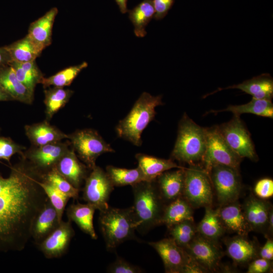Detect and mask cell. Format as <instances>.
Segmentation results:
<instances>
[{
    "mask_svg": "<svg viewBox=\"0 0 273 273\" xmlns=\"http://www.w3.org/2000/svg\"><path fill=\"white\" fill-rule=\"evenodd\" d=\"M133 205L132 207L136 231L145 234L161 224L166 205L158 190L155 179L144 180L132 186Z\"/></svg>",
    "mask_w": 273,
    "mask_h": 273,
    "instance_id": "cell-2",
    "label": "cell"
},
{
    "mask_svg": "<svg viewBox=\"0 0 273 273\" xmlns=\"http://www.w3.org/2000/svg\"><path fill=\"white\" fill-rule=\"evenodd\" d=\"M25 133L34 147H39L68 139V135L47 120L25 126Z\"/></svg>",
    "mask_w": 273,
    "mask_h": 273,
    "instance_id": "cell-22",
    "label": "cell"
},
{
    "mask_svg": "<svg viewBox=\"0 0 273 273\" xmlns=\"http://www.w3.org/2000/svg\"><path fill=\"white\" fill-rule=\"evenodd\" d=\"M24 149V147L16 144L11 138L0 137V159L10 162L14 154L20 153L23 155Z\"/></svg>",
    "mask_w": 273,
    "mask_h": 273,
    "instance_id": "cell-40",
    "label": "cell"
},
{
    "mask_svg": "<svg viewBox=\"0 0 273 273\" xmlns=\"http://www.w3.org/2000/svg\"><path fill=\"white\" fill-rule=\"evenodd\" d=\"M12 100H14V99L7 93L0 84V101Z\"/></svg>",
    "mask_w": 273,
    "mask_h": 273,
    "instance_id": "cell-49",
    "label": "cell"
},
{
    "mask_svg": "<svg viewBox=\"0 0 273 273\" xmlns=\"http://www.w3.org/2000/svg\"><path fill=\"white\" fill-rule=\"evenodd\" d=\"M205 208L204 217L197 226V232L201 236L217 242L225 231L219 215V208L214 209L211 206Z\"/></svg>",
    "mask_w": 273,
    "mask_h": 273,
    "instance_id": "cell-30",
    "label": "cell"
},
{
    "mask_svg": "<svg viewBox=\"0 0 273 273\" xmlns=\"http://www.w3.org/2000/svg\"><path fill=\"white\" fill-rule=\"evenodd\" d=\"M272 263L270 260L261 257L254 259L249 264L247 273H265L270 270Z\"/></svg>",
    "mask_w": 273,
    "mask_h": 273,
    "instance_id": "cell-43",
    "label": "cell"
},
{
    "mask_svg": "<svg viewBox=\"0 0 273 273\" xmlns=\"http://www.w3.org/2000/svg\"><path fill=\"white\" fill-rule=\"evenodd\" d=\"M184 249L206 271L215 270L222 256L216 242L198 233Z\"/></svg>",
    "mask_w": 273,
    "mask_h": 273,
    "instance_id": "cell-14",
    "label": "cell"
},
{
    "mask_svg": "<svg viewBox=\"0 0 273 273\" xmlns=\"http://www.w3.org/2000/svg\"><path fill=\"white\" fill-rule=\"evenodd\" d=\"M135 158L138 162V167L148 180L155 179L161 173L171 169L184 167L178 165L171 159L159 158L141 153L136 154Z\"/></svg>",
    "mask_w": 273,
    "mask_h": 273,
    "instance_id": "cell-29",
    "label": "cell"
},
{
    "mask_svg": "<svg viewBox=\"0 0 273 273\" xmlns=\"http://www.w3.org/2000/svg\"><path fill=\"white\" fill-rule=\"evenodd\" d=\"M247 236L237 235L230 239L226 244L228 255L238 264L248 263L258 255L257 248Z\"/></svg>",
    "mask_w": 273,
    "mask_h": 273,
    "instance_id": "cell-26",
    "label": "cell"
},
{
    "mask_svg": "<svg viewBox=\"0 0 273 273\" xmlns=\"http://www.w3.org/2000/svg\"><path fill=\"white\" fill-rule=\"evenodd\" d=\"M228 111L232 112L235 116L242 114L250 113L257 116L272 118L273 117V105L270 100L252 99L248 103L240 105H230L226 108L214 112Z\"/></svg>",
    "mask_w": 273,
    "mask_h": 273,
    "instance_id": "cell-32",
    "label": "cell"
},
{
    "mask_svg": "<svg viewBox=\"0 0 273 273\" xmlns=\"http://www.w3.org/2000/svg\"><path fill=\"white\" fill-rule=\"evenodd\" d=\"M272 231H273V210H272V209L271 208L269 212V214H268V223H267V228L266 233L267 234H271L272 233Z\"/></svg>",
    "mask_w": 273,
    "mask_h": 273,
    "instance_id": "cell-48",
    "label": "cell"
},
{
    "mask_svg": "<svg viewBox=\"0 0 273 273\" xmlns=\"http://www.w3.org/2000/svg\"><path fill=\"white\" fill-rule=\"evenodd\" d=\"M169 235L176 244L185 248L197 234V226L194 220H186L171 226Z\"/></svg>",
    "mask_w": 273,
    "mask_h": 273,
    "instance_id": "cell-37",
    "label": "cell"
},
{
    "mask_svg": "<svg viewBox=\"0 0 273 273\" xmlns=\"http://www.w3.org/2000/svg\"><path fill=\"white\" fill-rule=\"evenodd\" d=\"M106 172L114 186H132L144 180H148L139 167L127 169L108 165Z\"/></svg>",
    "mask_w": 273,
    "mask_h": 273,
    "instance_id": "cell-34",
    "label": "cell"
},
{
    "mask_svg": "<svg viewBox=\"0 0 273 273\" xmlns=\"http://www.w3.org/2000/svg\"><path fill=\"white\" fill-rule=\"evenodd\" d=\"M162 260L166 272L196 273L206 271L171 238L149 242Z\"/></svg>",
    "mask_w": 273,
    "mask_h": 273,
    "instance_id": "cell-6",
    "label": "cell"
},
{
    "mask_svg": "<svg viewBox=\"0 0 273 273\" xmlns=\"http://www.w3.org/2000/svg\"><path fill=\"white\" fill-rule=\"evenodd\" d=\"M217 127L226 144L240 158L257 159L250 134L240 117L234 116L231 120Z\"/></svg>",
    "mask_w": 273,
    "mask_h": 273,
    "instance_id": "cell-12",
    "label": "cell"
},
{
    "mask_svg": "<svg viewBox=\"0 0 273 273\" xmlns=\"http://www.w3.org/2000/svg\"><path fill=\"white\" fill-rule=\"evenodd\" d=\"M41 177L42 179L51 184L69 198L78 199L80 190L72 186L54 169Z\"/></svg>",
    "mask_w": 273,
    "mask_h": 273,
    "instance_id": "cell-39",
    "label": "cell"
},
{
    "mask_svg": "<svg viewBox=\"0 0 273 273\" xmlns=\"http://www.w3.org/2000/svg\"><path fill=\"white\" fill-rule=\"evenodd\" d=\"M11 61L10 56L6 48H0V67L8 64Z\"/></svg>",
    "mask_w": 273,
    "mask_h": 273,
    "instance_id": "cell-46",
    "label": "cell"
},
{
    "mask_svg": "<svg viewBox=\"0 0 273 273\" xmlns=\"http://www.w3.org/2000/svg\"><path fill=\"white\" fill-rule=\"evenodd\" d=\"M44 93L46 114L49 120L69 101L73 91L62 87L53 86L45 89Z\"/></svg>",
    "mask_w": 273,
    "mask_h": 273,
    "instance_id": "cell-35",
    "label": "cell"
},
{
    "mask_svg": "<svg viewBox=\"0 0 273 273\" xmlns=\"http://www.w3.org/2000/svg\"><path fill=\"white\" fill-rule=\"evenodd\" d=\"M58 13L54 7L30 25L27 35L43 49L52 42L53 24Z\"/></svg>",
    "mask_w": 273,
    "mask_h": 273,
    "instance_id": "cell-24",
    "label": "cell"
},
{
    "mask_svg": "<svg viewBox=\"0 0 273 273\" xmlns=\"http://www.w3.org/2000/svg\"><path fill=\"white\" fill-rule=\"evenodd\" d=\"M186 220H194L193 208L182 196L165 206L161 224H165L169 228Z\"/></svg>",
    "mask_w": 273,
    "mask_h": 273,
    "instance_id": "cell-28",
    "label": "cell"
},
{
    "mask_svg": "<svg viewBox=\"0 0 273 273\" xmlns=\"http://www.w3.org/2000/svg\"><path fill=\"white\" fill-rule=\"evenodd\" d=\"M174 0H152L155 9L154 18L156 20L163 19L172 6Z\"/></svg>",
    "mask_w": 273,
    "mask_h": 273,
    "instance_id": "cell-44",
    "label": "cell"
},
{
    "mask_svg": "<svg viewBox=\"0 0 273 273\" xmlns=\"http://www.w3.org/2000/svg\"><path fill=\"white\" fill-rule=\"evenodd\" d=\"M0 84L14 100L32 103L34 94L18 80L13 68L9 64L0 67Z\"/></svg>",
    "mask_w": 273,
    "mask_h": 273,
    "instance_id": "cell-21",
    "label": "cell"
},
{
    "mask_svg": "<svg viewBox=\"0 0 273 273\" xmlns=\"http://www.w3.org/2000/svg\"><path fill=\"white\" fill-rule=\"evenodd\" d=\"M70 143L62 141L34 147L23 157L41 176L53 169L61 157L69 148Z\"/></svg>",
    "mask_w": 273,
    "mask_h": 273,
    "instance_id": "cell-13",
    "label": "cell"
},
{
    "mask_svg": "<svg viewBox=\"0 0 273 273\" xmlns=\"http://www.w3.org/2000/svg\"><path fill=\"white\" fill-rule=\"evenodd\" d=\"M242 207L251 231L266 233L270 205L264 200L251 196Z\"/></svg>",
    "mask_w": 273,
    "mask_h": 273,
    "instance_id": "cell-18",
    "label": "cell"
},
{
    "mask_svg": "<svg viewBox=\"0 0 273 273\" xmlns=\"http://www.w3.org/2000/svg\"><path fill=\"white\" fill-rule=\"evenodd\" d=\"M70 145L78 157L91 170L96 166L99 156L114 152L110 145L96 131L91 129L78 130L68 135Z\"/></svg>",
    "mask_w": 273,
    "mask_h": 273,
    "instance_id": "cell-8",
    "label": "cell"
},
{
    "mask_svg": "<svg viewBox=\"0 0 273 273\" xmlns=\"http://www.w3.org/2000/svg\"><path fill=\"white\" fill-rule=\"evenodd\" d=\"M38 173L24 159L0 174V252L23 250L31 238L33 222L47 197Z\"/></svg>",
    "mask_w": 273,
    "mask_h": 273,
    "instance_id": "cell-1",
    "label": "cell"
},
{
    "mask_svg": "<svg viewBox=\"0 0 273 273\" xmlns=\"http://www.w3.org/2000/svg\"><path fill=\"white\" fill-rule=\"evenodd\" d=\"M254 192L257 198L265 200L273 196V180L269 178H263L258 180L254 187Z\"/></svg>",
    "mask_w": 273,
    "mask_h": 273,
    "instance_id": "cell-42",
    "label": "cell"
},
{
    "mask_svg": "<svg viewBox=\"0 0 273 273\" xmlns=\"http://www.w3.org/2000/svg\"><path fill=\"white\" fill-rule=\"evenodd\" d=\"M128 17L134 26L136 36L143 37L147 34L146 27L155 15L152 0H143L132 9L128 10Z\"/></svg>",
    "mask_w": 273,
    "mask_h": 273,
    "instance_id": "cell-31",
    "label": "cell"
},
{
    "mask_svg": "<svg viewBox=\"0 0 273 273\" xmlns=\"http://www.w3.org/2000/svg\"><path fill=\"white\" fill-rule=\"evenodd\" d=\"M207 172L220 206L238 200L242 187L239 170L218 164Z\"/></svg>",
    "mask_w": 273,
    "mask_h": 273,
    "instance_id": "cell-9",
    "label": "cell"
},
{
    "mask_svg": "<svg viewBox=\"0 0 273 273\" xmlns=\"http://www.w3.org/2000/svg\"><path fill=\"white\" fill-rule=\"evenodd\" d=\"M267 239L258 252L259 257L272 260L273 259V241L270 238L267 237Z\"/></svg>",
    "mask_w": 273,
    "mask_h": 273,
    "instance_id": "cell-45",
    "label": "cell"
},
{
    "mask_svg": "<svg viewBox=\"0 0 273 273\" xmlns=\"http://www.w3.org/2000/svg\"><path fill=\"white\" fill-rule=\"evenodd\" d=\"M162 104L161 96H153L148 93H143L129 113L116 126L118 136L135 146H141L143 131L154 119L155 108Z\"/></svg>",
    "mask_w": 273,
    "mask_h": 273,
    "instance_id": "cell-3",
    "label": "cell"
},
{
    "mask_svg": "<svg viewBox=\"0 0 273 273\" xmlns=\"http://www.w3.org/2000/svg\"><path fill=\"white\" fill-rule=\"evenodd\" d=\"M5 48L11 61L20 63L35 61L43 50L28 35Z\"/></svg>",
    "mask_w": 273,
    "mask_h": 273,
    "instance_id": "cell-27",
    "label": "cell"
},
{
    "mask_svg": "<svg viewBox=\"0 0 273 273\" xmlns=\"http://www.w3.org/2000/svg\"><path fill=\"white\" fill-rule=\"evenodd\" d=\"M90 170L84 181L83 199L96 210L102 212L109 206L108 201L114 186L102 168L96 165Z\"/></svg>",
    "mask_w": 273,
    "mask_h": 273,
    "instance_id": "cell-11",
    "label": "cell"
},
{
    "mask_svg": "<svg viewBox=\"0 0 273 273\" xmlns=\"http://www.w3.org/2000/svg\"><path fill=\"white\" fill-rule=\"evenodd\" d=\"M206 145V128L198 125L185 114L178 124L171 159L195 165L202 161Z\"/></svg>",
    "mask_w": 273,
    "mask_h": 273,
    "instance_id": "cell-4",
    "label": "cell"
},
{
    "mask_svg": "<svg viewBox=\"0 0 273 273\" xmlns=\"http://www.w3.org/2000/svg\"><path fill=\"white\" fill-rule=\"evenodd\" d=\"M87 65L88 64L86 62H83L77 65L66 68L49 77H43L39 83H41L44 88L51 86L62 87L68 86L81 71L86 68Z\"/></svg>",
    "mask_w": 273,
    "mask_h": 273,
    "instance_id": "cell-36",
    "label": "cell"
},
{
    "mask_svg": "<svg viewBox=\"0 0 273 273\" xmlns=\"http://www.w3.org/2000/svg\"><path fill=\"white\" fill-rule=\"evenodd\" d=\"M99 224L108 250L123 242L136 240V224L132 207L120 209L111 206L100 212Z\"/></svg>",
    "mask_w": 273,
    "mask_h": 273,
    "instance_id": "cell-5",
    "label": "cell"
},
{
    "mask_svg": "<svg viewBox=\"0 0 273 273\" xmlns=\"http://www.w3.org/2000/svg\"><path fill=\"white\" fill-rule=\"evenodd\" d=\"M116 3L118 5L120 11L122 14H125L127 12L128 9L127 8V0H115Z\"/></svg>",
    "mask_w": 273,
    "mask_h": 273,
    "instance_id": "cell-47",
    "label": "cell"
},
{
    "mask_svg": "<svg viewBox=\"0 0 273 273\" xmlns=\"http://www.w3.org/2000/svg\"><path fill=\"white\" fill-rule=\"evenodd\" d=\"M74 234L71 221L62 220L57 228L38 245L39 249L47 258L60 257L66 253Z\"/></svg>",
    "mask_w": 273,
    "mask_h": 273,
    "instance_id": "cell-15",
    "label": "cell"
},
{
    "mask_svg": "<svg viewBox=\"0 0 273 273\" xmlns=\"http://www.w3.org/2000/svg\"><path fill=\"white\" fill-rule=\"evenodd\" d=\"M54 169L72 186L80 190L89 174V169L84 163L79 161L72 147L69 148L61 157Z\"/></svg>",
    "mask_w": 273,
    "mask_h": 273,
    "instance_id": "cell-16",
    "label": "cell"
},
{
    "mask_svg": "<svg viewBox=\"0 0 273 273\" xmlns=\"http://www.w3.org/2000/svg\"><path fill=\"white\" fill-rule=\"evenodd\" d=\"M60 223L56 210L47 198L33 222L31 238L38 246L57 228Z\"/></svg>",
    "mask_w": 273,
    "mask_h": 273,
    "instance_id": "cell-19",
    "label": "cell"
},
{
    "mask_svg": "<svg viewBox=\"0 0 273 273\" xmlns=\"http://www.w3.org/2000/svg\"><path fill=\"white\" fill-rule=\"evenodd\" d=\"M218 208L219 215L225 230L238 235L247 236L251 230L238 200Z\"/></svg>",
    "mask_w": 273,
    "mask_h": 273,
    "instance_id": "cell-20",
    "label": "cell"
},
{
    "mask_svg": "<svg viewBox=\"0 0 273 273\" xmlns=\"http://www.w3.org/2000/svg\"><path fill=\"white\" fill-rule=\"evenodd\" d=\"M96 210L93 206L87 203L77 202L70 205L66 210L68 220L74 222L82 232L94 240L98 238L93 224Z\"/></svg>",
    "mask_w": 273,
    "mask_h": 273,
    "instance_id": "cell-25",
    "label": "cell"
},
{
    "mask_svg": "<svg viewBox=\"0 0 273 273\" xmlns=\"http://www.w3.org/2000/svg\"><path fill=\"white\" fill-rule=\"evenodd\" d=\"M232 88L240 89L251 95L252 98L271 100L273 96V80L269 74H263L238 84L219 88L216 92Z\"/></svg>",
    "mask_w": 273,
    "mask_h": 273,
    "instance_id": "cell-23",
    "label": "cell"
},
{
    "mask_svg": "<svg viewBox=\"0 0 273 273\" xmlns=\"http://www.w3.org/2000/svg\"><path fill=\"white\" fill-rule=\"evenodd\" d=\"M183 196L193 208L212 205L213 188L204 169L195 165L185 168Z\"/></svg>",
    "mask_w": 273,
    "mask_h": 273,
    "instance_id": "cell-7",
    "label": "cell"
},
{
    "mask_svg": "<svg viewBox=\"0 0 273 273\" xmlns=\"http://www.w3.org/2000/svg\"><path fill=\"white\" fill-rule=\"evenodd\" d=\"M107 271L111 273H140L143 272V270L121 257H117L108 266Z\"/></svg>",
    "mask_w": 273,
    "mask_h": 273,
    "instance_id": "cell-41",
    "label": "cell"
},
{
    "mask_svg": "<svg viewBox=\"0 0 273 273\" xmlns=\"http://www.w3.org/2000/svg\"><path fill=\"white\" fill-rule=\"evenodd\" d=\"M206 145L202 162L207 172L215 165H223L239 170L242 158L225 142L217 127L206 128Z\"/></svg>",
    "mask_w": 273,
    "mask_h": 273,
    "instance_id": "cell-10",
    "label": "cell"
},
{
    "mask_svg": "<svg viewBox=\"0 0 273 273\" xmlns=\"http://www.w3.org/2000/svg\"><path fill=\"white\" fill-rule=\"evenodd\" d=\"M185 168L166 171L155 178L160 195L166 205L183 196Z\"/></svg>",
    "mask_w": 273,
    "mask_h": 273,
    "instance_id": "cell-17",
    "label": "cell"
},
{
    "mask_svg": "<svg viewBox=\"0 0 273 273\" xmlns=\"http://www.w3.org/2000/svg\"><path fill=\"white\" fill-rule=\"evenodd\" d=\"M8 64L13 68L18 80L34 94L36 85L43 77L35 61L20 63L11 61Z\"/></svg>",
    "mask_w": 273,
    "mask_h": 273,
    "instance_id": "cell-33",
    "label": "cell"
},
{
    "mask_svg": "<svg viewBox=\"0 0 273 273\" xmlns=\"http://www.w3.org/2000/svg\"><path fill=\"white\" fill-rule=\"evenodd\" d=\"M39 184L51 204L56 210L59 222H61L63 220L66 205L70 198L46 180L41 179L39 181Z\"/></svg>",
    "mask_w": 273,
    "mask_h": 273,
    "instance_id": "cell-38",
    "label": "cell"
}]
</instances>
